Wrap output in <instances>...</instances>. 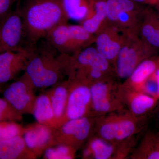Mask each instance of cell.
<instances>
[{
	"label": "cell",
	"instance_id": "23",
	"mask_svg": "<svg viewBox=\"0 0 159 159\" xmlns=\"http://www.w3.org/2000/svg\"><path fill=\"white\" fill-rule=\"evenodd\" d=\"M107 0H94L93 10L90 15L81 23L88 32L92 34L98 33L107 20Z\"/></svg>",
	"mask_w": 159,
	"mask_h": 159
},
{
	"label": "cell",
	"instance_id": "17",
	"mask_svg": "<svg viewBox=\"0 0 159 159\" xmlns=\"http://www.w3.org/2000/svg\"><path fill=\"white\" fill-rule=\"evenodd\" d=\"M37 157L26 145L23 136L0 142V159H34Z\"/></svg>",
	"mask_w": 159,
	"mask_h": 159
},
{
	"label": "cell",
	"instance_id": "9",
	"mask_svg": "<svg viewBox=\"0 0 159 159\" xmlns=\"http://www.w3.org/2000/svg\"><path fill=\"white\" fill-rule=\"evenodd\" d=\"M25 32L19 8L0 21V53L25 48Z\"/></svg>",
	"mask_w": 159,
	"mask_h": 159
},
{
	"label": "cell",
	"instance_id": "30",
	"mask_svg": "<svg viewBox=\"0 0 159 159\" xmlns=\"http://www.w3.org/2000/svg\"><path fill=\"white\" fill-rule=\"evenodd\" d=\"M156 74L157 76V78L158 84V97L159 99V67L156 70Z\"/></svg>",
	"mask_w": 159,
	"mask_h": 159
},
{
	"label": "cell",
	"instance_id": "7",
	"mask_svg": "<svg viewBox=\"0 0 159 159\" xmlns=\"http://www.w3.org/2000/svg\"><path fill=\"white\" fill-rule=\"evenodd\" d=\"M97 118L89 116L65 122L54 129L55 145H69L78 150L95 130Z\"/></svg>",
	"mask_w": 159,
	"mask_h": 159
},
{
	"label": "cell",
	"instance_id": "18",
	"mask_svg": "<svg viewBox=\"0 0 159 159\" xmlns=\"http://www.w3.org/2000/svg\"><path fill=\"white\" fill-rule=\"evenodd\" d=\"M158 67V61L151 57L145 60L137 66L122 84L128 88L141 92L145 81Z\"/></svg>",
	"mask_w": 159,
	"mask_h": 159
},
{
	"label": "cell",
	"instance_id": "20",
	"mask_svg": "<svg viewBox=\"0 0 159 159\" xmlns=\"http://www.w3.org/2000/svg\"><path fill=\"white\" fill-rule=\"evenodd\" d=\"M33 115L37 122L48 125L54 129L60 127L48 93L41 94L37 97Z\"/></svg>",
	"mask_w": 159,
	"mask_h": 159
},
{
	"label": "cell",
	"instance_id": "22",
	"mask_svg": "<svg viewBox=\"0 0 159 159\" xmlns=\"http://www.w3.org/2000/svg\"><path fill=\"white\" fill-rule=\"evenodd\" d=\"M130 157L133 159H159V132H147Z\"/></svg>",
	"mask_w": 159,
	"mask_h": 159
},
{
	"label": "cell",
	"instance_id": "5",
	"mask_svg": "<svg viewBox=\"0 0 159 159\" xmlns=\"http://www.w3.org/2000/svg\"><path fill=\"white\" fill-rule=\"evenodd\" d=\"M156 50L136 35L129 34L115 61V73L119 78L127 79L139 64L153 55Z\"/></svg>",
	"mask_w": 159,
	"mask_h": 159
},
{
	"label": "cell",
	"instance_id": "8",
	"mask_svg": "<svg viewBox=\"0 0 159 159\" xmlns=\"http://www.w3.org/2000/svg\"><path fill=\"white\" fill-rule=\"evenodd\" d=\"M34 85L25 74L3 90V97L20 113L33 115L36 97Z\"/></svg>",
	"mask_w": 159,
	"mask_h": 159
},
{
	"label": "cell",
	"instance_id": "25",
	"mask_svg": "<svg viewBox=\"0 0 159 159\" xmlns=\"http://www.w3.org/2000/svg\"><path fill=\"white\" fill-rule=\"evenodd\" d=\"M77 150L69 145L57 144L47 148L43 154L45 159H73L76 157Z\"/></svg>",
	"mask_w": 159,
	"mask_h": 159
},
{
	"label": "cell",
	"instance_id": "31",
	"mask_svg": "<svg viewBox=\"0 0 159 159\" xmlns=\"http://www.w3.org/2000/svg\"><path fill=\"white\" fill-rule=\"evenodd\" d=\"M156 117L157 119V122L159 128V106H158V107H157V108Z\"/></svg>",
	"mask_w": 159,
	"mask_h": 159
},
{
	"label": "cell",
	"instance_id": "24",
	"mask_svg": "<svg viewBox=\"0 0 159 159\" xmlns=\"http://www.w3.org/2000/svg\"><path fill=\"white\" fill-rule=\"evenodd\" d=\"M106 8L107 20L113 25L122 12L139 10L143 7L133 0H107Z\"/></svg>",
	"mask_w": 159,
	"mask_h": 159
},
{
	"label": "cell",
	"instance_id": "11",
	"mask_svg": "<svg viewBox=\"0 0 159 159\" xmlns=\"http://www.w3.org/2000/svg\"><path fill=\"white\" fill-rule=\"evenodd\" d=\"M33 48L26 47L17 51L0 53V84L5 85L25 71Z\"/></svg>",
	"mask_w": 159,
	"mask_h": 159
},
{
	"label": "cell",
	"instance_id": "33",
	"mask_svg": "<svg viewBox=\"0 0 159 159\" xmlns=\"http://www.w3.org/2000/svg\"><path fill=\"white\" fill-rule=\"evenodd\" d=\"M157 6L158 8V11H159V3H158V4L157 5Z\"/></svg>",
	"mask_w": 159,
	"mask_h": 159
},
{
	"label": "cell",
	"instance_id": "14",
	"mask_svg": "<svg viewBox=\"0 0 159 159\" xmlns=\"http://www.w3.org/2000/svg\"><path fill=\"white\" fill-rule=\"evenodd\" d=\"M89 140L83 152L84 159H124L129 152L125 144L116 145L97 135Z\"/></svg>",
	"mask_w": 159,
	"mask_h": 159
},
{
	"label": "cell",
	"instance_id": "12",
	"mask_svg": "<svg viewBox=\"0 0 159 159\" xmlns=\"http://www.w3.org/2000/svg\"><path fill=\"white\" fill-rule=\"evenodd\" d=\"M122 31L115 26H107L101 29L95 38L97 51L114 66L119 51L129 34Z\"/></svg>",
	"mask_w": 159,
	"mask_h": 159
},
{
	"label": "cell",
	"instance_id": "6",
	"mask_svg": "<svg viewBox=\"0 0 159 159\" xmlns=\"http://www.w3.org/2000/svg\"><path fill=\"white\" fill-rule=\"evenodd\" d=\"M119 87L111 79L97 81L90 86L93 116L124 110L125 107L119 97Z\"/></svg>",
	"mask_w": 159,
	"mask_h": 159
},
{
	"label": "cell",
	"instance_id": "29",
	"mask_svg": "<svg viewBox=\"0 0 159 159\" xmlns=\"http://www.w3.org/2000/svg\"><path fill=\"white\" fill-rule=\"evenodd\" d=\"M136 2L140 4L157 6L159 3V0H133Z\"/></svg>",
	"mask_w": 159,
	"mask_h": 159
},
{
	"label": "cell",
	"instance_id": "34",
	"mask_svg": "<svg viewBox=\"0 0 159 159\" xmlns=\"http://www.w3.org/2000/svg\"><path fill=\"white\" fill-rule=\"evenodd\" d=\"M158 62L159 67V59L158 60Z\"/></svg>",
	"mask_w": 159,
	"mask_h": 159
},
{
	"label": "cell",
	"instance_id": "19",
	"mask_svg": "<svg viewBox=\"0 0 159 159\" xmlns=\"http://www.w3.org/2000/svg\"><path fill=\"white\" fill-rule=\"evenodd\" d=\"M142 39L154 48L159 49V14L146 9L140 26Z\"/></svg>",
	"mask_w": 159,
	"mask_h": 159
},
{
	"label": "cell",
	"instance_id": "13",
	"mask_svg": "<svg viewBox=\"0 0 159 159\" xmlns=\"http://www.w3.org/2000/svg\"><path fill=\"white\" fill-rule=\"evenodd\" d=\"M119 95L124 106L134 116H145L156 107L159 100L147 94L120 84Z\"/></svg>",
	"mask_w": 159,
	"mask_h": 159
},
{
	"label": "cell",
	"instance_id": "10",
	"mask_svg": "<svg viewBox=\"0 0 159 159\" xmlns=\"http://www.w3.org/2000/svg\"><path fill=\"white\" fill-rule=\"evenodd\" d=\"M70 80L71 86L66 107L65 122L84 117L93 116L90 85Z\"/></svg>",
	"mask_w": 159,
	"mask_h": 159
},
{
	"label": "cell",
	"instance_id": "2",
	"mask_svg": "<svg viewBox=\"0 0 159 159\" xmlns=\"http://www.w3.org/2000/svg\"><path fill=\"white\" fill-rule=\"evenodd\" d=\"M45 43L34 48L25 71L35 89L52 87L66 74L57 51Z\"/></svg>",
	"mask_w": 159,
	"mask_h": 159
},
{
	"label": "cell",
	"instance_id": "1",
	"mask_svg": "<svg viewBox=\"0 0 159 159\" xmlns=\"http://www.w3.org/2000/svg\"><path fill=\"white\" fill-rule=\"evenodd\" d=\"M19 8L26 47L31 48L55 27L69 20L60 0H26Z\"/></svg>",
	"mask_w": 159,
	"mask_h": 159
},
{
	"label": "cell",
	"instance_id": "26",
	"mask_svg": "<svg viewBox=\"0 0 159 159\" xmlns=\"http://www.w3.org/2000/svg\"><path fill=\"white\" fill-rule=\"evenodd\" d=\"M25 129V127L18 122H0V142L19 136H23Z\"/></svg>",
	"mask_w": 159,
	"mask_h": 159
},
{
	"label": "cell",
	"instance_id": "27",
	"mask_svg": "<svg viewBox=\"0 0 159 159\" xmlns=\"http://www.w3.org/2000/svg\"><path fill=\"white\" fill-rule=\"evenodd\" d=\"M23 116L4 97H0V122H21L23 120Z\"/></svg>",
	"mask_w": 159,
	"mask_h": 159
},
{
	"label": "cell",
	"instance_id": "4",
	"mask_svg": "<svg viewBox=\"0 0 159 159\" xmlns=\"http://www.w3.org/2000/svg\"><path fill=\"white\" fill-rule=\"evenodd\" d=\"M47 42L60 54H71L89 47L93 42V34L80 25L61 24L51 30L45 38Z\"/></svg>",
	"mask_w": 159,
	"mask_h": 159
},
{
	"label": "cell",
	"instance_id": "28",
	"mask_svg": "<svg viewBox=\"0 0 159 159\" xmlns=\"http://www.w3.org/2000/svg\"><path fill=\"white\" fill-rule=\"evenodd\" d=\"M16 0H0V21L12 11L11 8Z\"/></svg>",
	"mask_w": 159,
	"mask_h": 159
},
{
	"label": "cell",
	"instance_id": "21",
	"mask_svg": "<svg viewBox=\"0 0 159 159\" xmlns=\"http://www.w3.org/2000/svg\"><path fill=\"white\" fill-rule=\"evenodd\" d=\"M68 20L82 23L93 10L94 0H60Z\"/></svg>",
	"mask_w": 159,
	"mask_h": 159
},
{
	"label": "cell",
	"instance_id": "32",
	"mask_svg": "<svg viewBox=\"0 0 159 159\" xmlns=\"http://www.w3.org/2000/svg\"><path fill=\"white\" fill-rule=\"evenodd\" d=\"M5 85H1L0 84V93L1 92H2L3 90H4V87Z\"/></svg>",
	"mask_w": 159,
	"mask_h": 159
},
{
	"label": "cell",
	"instance_id": "16",
	"mask_svg": "<svg viewBox=\"0 0 159 159\" xmlns=\"http://www.w3.org/2000/svg\"><path fill=\"white\" fill-rule=\"evenodd\" d=\"M71 80L69 79L61 82L51 87L48 92L54 115L59 122L60 126L65 122V116L68 99Z\"/></svg>",
	"mask_w": 159,
	"mask_h": 159
},
{
	"label": "cell",
	"instance_id": "3",
	"mask_svg": "<svg viewBox=\"0 0 159 159\" xmlns=\"http://www.w3.org/2000/svg\"><path fill=\"white\" fill-rule=\"evenodd\" d=\"M146 116H134L128 111L114 112L97 118V135L116 145L128 142L144 128Z\"/></svg>",
	"mask_w": 159,
	"mask_h": 159
},
{
	"label": "cell",
	"instance_id": "15",
	"mask_svg": "<svg viewBox=\"0 0 159 159\" xmlns=\"http://www.w3.org/2000/svg\"><path fill=\"white\" fill-rule=\"evenodd\" d=\"M23 135L28 147L38 157L45 151L55 145L54 129L37 122L25 126Z\"/></svg>",
	"mask_w": 159,
	"mask_h": 159
}]
</instances>
